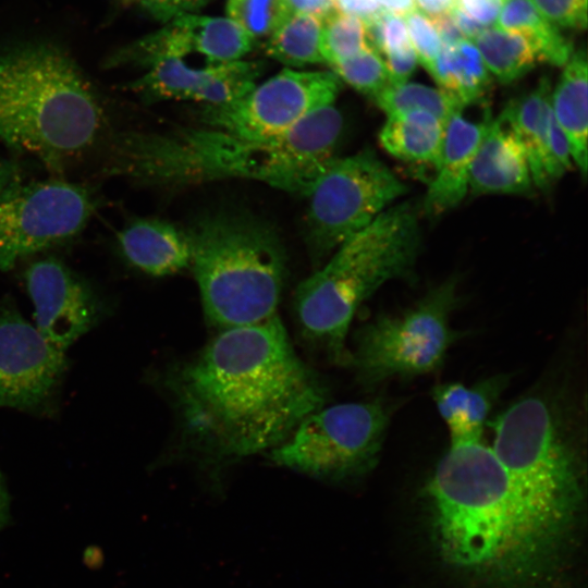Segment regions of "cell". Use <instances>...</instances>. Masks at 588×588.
I'll return each instance as SVG.
<instances>
[{
	"instance_id": "obj_29",
	"label": "cell",
	"mask_w": 588,
	"mask_h": 588,
	"mask_svg": "<svg viewBox=\"0 0 588 588\" xmlns=\"http://www.w3.org/2000/svg\"><path fill=\"white\" fill-rule=\"evenodd\" d=\"M371 48L365 21L339 11L322 20L321 54L330 68Z\"/></svg>"
},
{
	"instance_id": "obj_21",
	"label": "cell",
	"mask_w": 588,
	"mask_h": 588,
	"mask_svg": "<svg viewBox=\"0 0 588 588\" xmlns=\"http://www.w3.org/2000/svg\"><path fill=\"white\" fill-rule=\"evenodd\" d=\"M550 95V83L543 78L537 88L511 102L501 114L522 145L532 184L539 188L550 184L547 168Z\"/></svg>"
},
{
	"instance_id": "obj_31",
	"label": "cell",
	"mask_w": 588,
	"mask_h": 588,
	"mask_svg": "<svg viewBox=\"0 0 588 588\" xmlns=\"http://www.w3.org/2000/svg\"><path fill=\"white\" fill-rule=\"evenodd\" d=\"M331 71L341 82L371 99L391 84L383 60L372 48L333 65Z\"/></svg>"
},
{
	"instance_id": "obj_2",
	"label": "cell",
	"mask_w": 588,
	"mask_h": 588,
	"mask_svg": "<svg viewBox=\"0 0 588 588\" xmlns=\"http://www.w3.org/2000/svg\"><path fill=\"white\" fill-rule=\"evenodd\" d=\"M343 118L327 106L287 132L242 138L216 128L124 132L110 142L108 172L154 185L246 179L308 195L334 158Z\"/></svg>"
},
{
	"instance_id": "obj_16",
	"label": "cell",
	"mask_w": 588,
	"mask_h": 588,
	"mask_svg": "<svg viewBox=\"0 0 588 588\" xmlns=\"http://www.w3.org/2000/svg\"><path fill=\"white\" fill-rule=\"evenodd\" d=\"M490 119L473 122L456 113L445 123L436 173L424 199L426 213H444L466 196L473 160Z\"/></svg>"
},
{
	"instance_id": "obj_13",
	"label": "cell",
	"mask_w": 588,
	"mask_h": 588,
	"mask_svg": "<svg viewBox=\"0 0 588 588\" xmlns=\"http://www.w3.org/2000/svg\"><path fill=\"white\" fill-rule=\"evenodd\" d=\"M254 40L229 17L181 14L159 30L143 37L112 53L106 65L147 68L166 58H184L198 53L208 64L242 60Z\"/></svg>"
},
{
	"instance_id": "obj_8",
	"label": "cell",
	"mask_w": 588,
	"mask_h": 588,
	"mask_svg": "<svg viewBox=\"0 0 588 588\" xmlns=\"http://www.w3.org/2000/svg\"><path fill=\"white\" fill-rule=\"evenodd\" d=\"M390 416L381 399L322 406L272 449L270 457L277 465L321 481L354 480L377 464Z\"/></svg>"
},
{
	"instance_id": "obj_4",
	"label": "cell",
	"mask_w": 588,
	"mask_h": 588,
	"mask_svg": "<svg viewBox=\"0 0 588 588\" xmlns=\"http://www.w3.org/2000/svg\"><path fill=\"white\" fill-rule=\"evenodd\" d=\"M419 247L418 216L409 203L390 206L342 243L295 291L304 338L336 363H348L346 339L355 311L381 285L406 277Z\"/></svg>"
},
{
	"instance_id": "obj_34",
	"label": "cell",
	"mask_w": 588,
	"mask_h": 588,
	"mask_svg": "<svg viewBox=\"0 0 588 588\" xmlns=\"http://www.w3.org/2000/svg\"><path fill=\"white\" fill-rule=\"evenodd\" d=\"M574 167L568 142L550 111L547 134V168L550 183Z\"/></svg>"
},
{
	"instance_id": "obj_17",
	"label": "cell",
	"mask_w": 588,
	"mask_h": 588,
	"mask_svg": "<svg viewBox=\"0 0 588 588\" xmlns=\"http://www.w3.org/2000/svg\"><path fill=\"white\" fill-rule=\"evenodd\" d=\"M528 161L516 135L500 115L490 119L469 174L475 195L525 194L532 187Z\"/></svg>"
},
{
	"instance_id": "obj_38",
	"label": "cell",
	"mask_w": 588,
	"mask_h": 588,
	"mask_svg": "<svg viewBox=\"0 0 588 588\" xmlns=\"http://www.w3.org/2000/svg\"><path fill=\"white\" fill-rule=\"evenodd\" d=\"M293 13L307 14L320 20L336 10L335 0H287Z\"/></svg>"
},
{
	"instance_id": "obj_32",
	"label": "cell",
	"mask_w": 588,
	"mask_h": 588,
	"mask_svg": "<svg viewBox=\"0 0 588 588\" xmlns=\"http://www.w3.org/2000/svg\"><path fill=\"white\" fill-rule=\"evenodd\" d=\"M417 61L430 74L441 51L442 40L433 22L416 5L403 16Z\"/></svg>"
},
{
	"instance_id": "obj_3",
	"label": "cell",
	"mask_w": 588,
	"mask_h": 588,
	"mask_svg": "<svg viewBox=\"0 0 588 588\" xmlns=\"http://www.w3.org/2000/svg\"><path fill=\"white\" fill-rule=\"evenodd\" d=\"M107 127L101 100L72 56L48 41L0 49V142L62 171Z\"/></svg>"
},
{
	"instance_id": "obj_1",
	"label": "cell",
	"mask_w": 588,
	"mask_h": 588,
	"mask_svg": "<svg viewBox=\"0 0 588 588\" xmlns=\"http://www.w3.org/2000/svg\"><path fill=\"white\" fill-rule=\"evenodd\" d=\"M166 387L186 443L211 467L274 449L328 400L277 315L223 329Z\"/></svg>"
},
{
	"instance_id": "obj_27",
	"label": "cell",
	"mask_w": 588,
	"mask_h": 588,
	"mask_svg": "<svg viewBox=\"0 0 588 588\" xmlns=\"http://www.w3.org/2000/svg\"><path fill=\"white\" fill-rule=\"evenodd\" d=\"M322 20L292 13L267 39L266 52L272 59L294 68L324 63L321 54Z\"/></svg>"
},
{
	"instance_id": "obj_23",
	"label": "cell",
	"mask_w": 588,
	"mask_h": 588,
	"mask_svg": "<svg viewBox=\"0 0 588 588\" xmlns=\"http://www.w3.org/2000/svg\"><path fill=\"white\" fill-rule=\"evenodd\" d=\"M430 75L438 87L456 97L465 107L482 98L491 74L471 40L442 44Z\"/></svg>"
},
{
	"instance_id": "obj_28",
	"label": "cell",
	"mask_w": 588,
	"mask_h": 588,
	"mask_svg": "<svg viewBox=\"0 0 588 588\" xmlns=\"http://www.w3.org/2000/svg\"><path fill=\"white\" fill-rule=\"evenodd\" d=\"M385 114L401 111H424L446 123L465 106L453 95L440 87L404 82L390 84L373 99Z\"/></svg>"
},
{
	"instance_id": "obj_18",
	"label": "cell",
	"mask_w": 588,
	"mask_h": 588,
	"mask_svg": "<svg viewBox=\"0 0 588 588\" xmlns=\"http://www.w3.org/2000/svg\"><path fill=\"white\" fill-rule=\"evenodd\" d=\"M122 254L130 264L150 275H168L191 266L187 232L158 219L128 222L118 234Z\"/></svg>"
},
{
	"instance_id": "obj_10",
	"label": "cell",
	"mask_w": 588,
	"mask_h": 588,
	"mask_svg": "<svg viewBox=\"0 0 588 588\" xmlns=\"http://www.w3.org/2000/svg\"><path fill=\"white\" fill-rule=\"evenodd\" d=\"M95 207L88 188L61 180L7 188L0 195V272L76 235Z\"/></svg>"
},
{
	"instance_id": "obj_20",
	"label": "cell",
	"mask_w": 588,
	"mask_h": 588,
	"mask_svg": "<svg viewBox=\"0 0 588 588\" xmlns=\"http://www.w3.org/2000/svg\"><path fill=\"white\" fill-rule=\"evenodd\" d=\"M552 115L564 133L574 167L586 177L588 168V61L586 48L573 51L550 95Z\"/></svg>"
},
{
	"instance_id": "obj_11",
	"label": "cell",
	"mask_w": 588,
	"mask_h": 588,
	"mask_svg": "<svg viewBox=\"0 0 588 588\" xmlns=\"http://www.w3.org/2000/svg\"><path fill=\"white\" fill-rule=\"evenodd\" d=\"M341 88L342 82L333 71L286 68L234 101L205 106L200 120L207 127L242 138L267 139L334 105Z\"/></svg>"
},
{
	"instance_id": "obj_35",
	"label": "cell",
	"mask_w": 588,
	"mask_h": 588,
	"mask_svg": "<svg viewBox=\"0 0 588 588\" xmlns=\"http://www.w3.org/2000/svg\"><path fill=\"white\" fill-rule=\"evenodd\" d=\"M210 0H142L139 4L155 19L161 22H169L173 17L192 13Z\"/></svg>"
},
{
	"instance_id": "obj_9",
	"label": "cell",
	"mask_w": 588,
	"mask_h": 588,
	"mask_svg": "<svg viewBox=\"0 0 588 588\" xmlns=\"http://www.w3.org/2000/svg\"><path fill=\"white\" fill-rule=\"evenodd\" d=\"M407 186L370 150L333 158L307 195L306 237L320 260L368 226Z\"/></svg>"
},
{
	"instance_id": "obj_14",
	"label": "cell",
	"mask_w": 588,
	"mask_h": 588,
	"mask_svg": "<svg viewBox=\"0 0 588 588\" xmlns=\"http://www.w3.org/2000/svg\"><path fill=\"white\" fill-rule=\"evenodd\" d=\"M262 68V62L247 60L194 68L182 58H166L148 65L126 88L149 103L194 100L218 106L247 94L256 85Z\"/></svg>"
},
{
	"instance_id": "obj_33",
	"label": "cell",
	"mask_w": 588,
	"mask_h": 588,
	"mask_svg": "<svg viewBox=\"0 0 588 588\" xmlns=\"http://www.w3.org/2000/svg\"><path fill=\"white\" fill-rule=\"evenodd\" d=\"M537 10L559 28H587L588 0H530Z\"/></svg>"
},
{
	"instance_id": "obj_30",
	"label": "cell",
	"mask_w": 588,
	"mask_h": 588,
	"mask_svg": "<svg viewBox=\"0 0 588 588\" xmlns=\"http://www.w3.org/2000/svg\"><path fill=\"white\" fill-rule=\"evenodd\" d=\"M225 11L254 41L268 39L293 13L287 0H228Z\"/></svg>"
},
{
	"instance_id": "obj_40",
	"label": "cell",
	"mask_w": 588,
	"mask_h": 588,
	"mask_svg": "<svg viewBox=\"0 0 588 588\" xmlns=\"http://www.w3.org/2000/svg\"><path fill=\"white\" fill-rule=\"evenodd\" d=\"M21 169L13 160L0 158V195L21 181Z\"/></svg>"
},
{
	"instance_id": "obj_22",
	"label": "cell",
	"mask_w": 588,
	"mask_h": 588,
	"mask_svg": "<svg viewBox=\"0 0 588 588\" xmlns=\"http://www.w3.org/2000/svg\"><path fill=\"white\" fill-rule=\"evenodd\" d=\"M445 123L424 111H401L387 114L379 132L383 149L394 158L408 162L434 164L443 142Z\"/></svg>"
},
{
	"instance_id": "obj_19",
	"label": "cell",
	"mask_w": 588,
	"mask_h": 588,
	"mask_svg": "<svg viewBox=\"0 0 588 588\" xmlns=\"http://www.w3.org/2000/svg\"><path fill=\"white\" fill-rule=\"evenodd\" d=\"M506 383L507 377L498 375L473 385L448 382L434 387L432 400L446 425L450 445L481 441L485 425Z\"/></svg>"
},
{
	"instance_id": "obj_24",
	"label": "cell",
	"mask_w": 588,
	"mask_h": 588,
	"mask_svg": "<svg viewBox=\"0 0 588 588\" xmlns=\"http://www.w3.org/2000/svg\"><path fill=\"white\" fill-rule=\"evenodd\" d=\"M494 24L500 29L523 36L540 62L563 66L574 51L562 30L530 0H506Z\"/></svg>"
},
{
	"instance_id": "obj_15",
	"label": "cell",
	"mask_w": 588,
	"mask_h": 588,
	"mask_svg": "<svg viewBox=\"0 0 588 588\" xmlns=\"http://www.w3.org/2000/svg\"><path fill=\"white\" fill-rule=\"evenodd\" d=\"M34 305L35 327L59 348L66 351L98 318V301L91 289L61 261L33 262L25 273Z\"/></svg>"
},
{
	"instance_id": "obj_36",
	"label": "cell",
	"mask_w": 588,
	"mask_h": 588,
	"mask_svg": "<svg viewBox=\"0 0 588 588\" xmlns=\"http://www.w3.org/2000/svg\"><path fill=\"white\" fill-rule=\"evenodd\" d=\"M506 0H455L453 7L487 28L495 23Z\"/></svg>"
},
{
	"instance_id": "obj_39",
	"label": "cell",
	"mask_w": 588,
	"mask_h": 588,
	"mask_svg": "<svg viewBox=\"0 0 588 588\" xmlns=\"http://www.w3.org/2000/svg\"><path fill=\"white\" fill-rule=\"evenodd\" d=\"M455 0H414L415 5L431 21L450 12Z\"/></svg>"
},
{
	"instance_id": "obj_5",
	"label": "cell",
	"mask_w": 588,
	"mask_h": 588,
	"mask_svg": "<svg viewBox=\"0 0 588 588\" xmlns=\"http://www.w3.org/2000/svg\"><path fill=\"white\" fill-rule=\"evenodd\" d=\"M187 235L191 267L212 324L223 330L275 315L285 255L272 228L248 216L219 213L198 221Z\"/></svg>"
},
{
	"instance_id": "obj_6",
	"label": "cell",
	"mask_w": 588,
	"mask_h": 588,
	"mask_svg": "<svg viewBox=\"0 0 588 588\" xmlns=\"http://www.w3.org/2000/svg\"><path fill=\"white\" fill-rule=\"evenodd\" d=\"M491 450L546 513L579 529L585 481L579 454L558 408L544 396L518 399L491 422Z\"/></svg>"
},
{
	"instance_id": "obj_25",
	"label": "cell",
	"mask_w": 588,
	"mask_h": 588,
	"mask_svg": "<svg viewBox=\"0 0 588 588\" xmlns=\"http://www.w3.org/2000/svg\"><path fill=\"white\" fill-rule=\"evenodd\" d=\"M471 41L491 76L503 84L520 78L540 62L523 36L495 26L485 28Z\"/></svg>"
},
{
	"instance_id": "obj_42",
	"label": "cell",
	"mask_w": 588,
	"mask_h": 588,
	"mask_svg": "<svg viewBox=\"0 0 588 588\" xmlns=\"http://www.w3.org/2000/svg\"><path fill=\"white\" fill-rule=\"evenodd\" d=\"M122 1H125V2H137V3H139L142 0H122Z\"/></svg>"
},
{
	"instance_id": "obj_37",
	"label": "cell",
	"mask_w": 588,
	"mask_h": 588,
	"mask_svg": "<svg viewBox=\"0 0 588 588\" xmlns=\"http://www.w3.org/2000/svg\"><path fill=\"white\" fill-rule=\"evenodd\" d=\"M336 9L343 13L357 16L367 23L383 8L377 0H335Z\"/></svg>"
},
{
	"instance_id": "obj_26",
	"label": "cell",
	"mask_w": 588,
	"mask_h": 588,
	"mask_svg": "<svg viewBox=\"0 0 588 588\" xmlns=\"http://www.w3.org/2000/svg\"><path fill=\"white\" fill-rule=\"evenodd\" d=\"M366 26L369 45L383 60L390 83L407 82L418 61L404 19L382 9Z\"/></svg>"
},
{
	"instance_id": "obj_12",
	"label": "cell",
	"mask_w": 588,
	"mask_h": 588,
	"mask_svg": "<svg viewBox=\"0 0 588 588\" xmlns=\"http://www.w3.org/2000/svg\"><path fill=\"white\" fill-rule=\"evenodd\" d=\"M65 367V351L46 339L13 305H0V406H38L51 394Z\"/></svg>"
},
{
	"instance_id": "obj_7",
	"label": "cell",
	"mask_w": 588,
	"mask_h": 588,
	"mask_svg": "<svg viewBox=\"0 0 588 588\" xmlns=\"http://www.w3.org/2000/svg\"><path fill=\"white\" fill-rule=\"evenodd\" d=\"M457 282L451 278L397 314H381L356 332L348 363L359 382L376 387L393 378L432 372L443 364L461 336L450 319L458 305Z\"/></svg>"
},
{
	"instance_id": "obj_41",
	"label": "cell",
	"mask_w": 588,
	"mask_h": 588,
	"mask_svg": "<svg viewBox=\"0 0 588 588\" xmlns=\"http://www.w3.org/2000/svg\"><path fill=\"white\" fill-rule=\"evenodd\" d=\"M10 517V495L0 473V530L9 524Z\"/></svg>"
}]
</instances>
